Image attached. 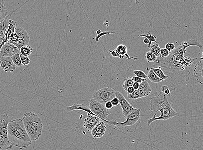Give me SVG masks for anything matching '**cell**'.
Returning a JSON list of instances; mask_svg holds the SVG:
<instances>
[{
  "mask_svg": "<svg viewBox=\"0 0 203 150\" xmlns=\"http://www.w3.org/2000/svg\"><path fill=\"white\" fill-rule=\"evenodd\" d=\"M192 46L203 49L202 45L197 40L190 39L184 41L171 51L168 57L163 59L160 62L159 68L163 70L176 83H180L189 80L191 67L195 61L200 59L184 56L186 49Z\"/></svg>",
  "mask_w": 203,
  "mask_h": 150,
  "instance_id": "6da1fadb",
  "label": "cell"
},
{
  "mask_svg": "<svg viewBox=\"0 0 203 150\" xmlns=\"http://www.w3.org/2000/svg\"><path fill=\"white\" fill-rule=\"evenodd\" d=\"M150 101V109L156 113L152 118L147 120L148 126L155 121H165L174 117L180 116L171 106L173 100L171 98V94H166L161 91L157 95L151 97Z\"/></svg>",
  "mask_w": 203,
  "mask_h": 150,
  "instance_id": "7a4b0ae2",
  "label": "cell"
},
{
  "mask_svg": "<svg viewBox=\"0 0 203 150\" xmlns=\"http://www.w3.org/2000/svg\"><path fill=\"white\" fill-rule=\"evenodd\" d=\"M8 137L14 146L20 149H27L31 144V140L26 131L22 119L12 120L7 126Z\"/></svg>",
  "mask_w": 203,
  "mask_h": 150,
  "instance_id": "3957f363",
  "label": "cell"
},
{
  "mask_svg": "<svg viewBox=\"0 0 203 150\" xmlns=\"http://www.w3.org/2000/svg\"><path fill=\"white\" fill-rule=\"evenodd\" d=\"M26 131L32 141L38 140L42 135L43 125L39 116L33 112H27L22 119Z\"/></svg>",
  "mask_w": 203,
  "mask_h": 150,
  "instance_id": "277c9868",
  "label": "cell"
},
{
  "mask_svg": "<svg viewBox=\"0 0 203 150\" xmlns=\"http://www.w3.org/2000/svg\"><path fill=\"white\" fill-rule=\"evenodd\" d=\"M140 112V109H137L136 110L133 112L127 117L126 120L124 122L118 123L115 120L107 122L122 131L128 133H135L137 126L141 123Z\"/></svg>",
  "mask_w": 203,
  "mask_h": 150,
  "instance_id": "5b68a950",
  "label": "cell"
},
{
  "mask_svg": "<svg viewBox=\"0 0 203 150\" xmlns=\"http://www.w3.org/2000/svg\"><path fill=\"white\" fill-rule=\"evenodd\" d=\"M11 121L7 114L0 116V150L12 149L14 146L8 137L7 126Z\"/></svg>",
  "mask_w": 203,
  "mask_h": 150,
  "instance_id": "8992f818",
  "label": "cell"
},
{
  "mask_svg": "<svg viewBox=\"0 0 203 150\" xmlns=\"http://www.w3.org/2000/svg\"><path fill=\"white\" fill-rule=\"evenodd\" d=\"M92 96L94 100L105 104L116 97V91L110 87L103 88L94 93Z\"/></svg>",
  "mask_w": 203,
  "mask_h": 150,
  "instance_id": "52a82bcc",
  "label": "cell"
},
{
  "mask_svg": "<svg viewBox=\"0 0 203 150\" xmlns=\"http://www.w3.org/2000/svg\"><path fill=\"white\" fill-rule=\"evenodd\" d=\"M89 108L93 115H96L102 120L105 121L110 113L108 111L105 104L93 99L89 100Z\"/></svg>",
  "mask_w": 203,
  "mask_h": 150,
  "instance_id": "ba28073f",
  "label": "cell"
},
{
  "mask_svg": "<svg viewBox=\"0 0 203 150\" xmlns=\"http://www.w3.org/2000/svg\"><path fill=\"white\" fill-rule=\"evenodd\" d=\"M15 32L17 33L19 36V39L17 42L13 43L20 50L23 46L28 45L30 38L28 33L25 29L17 25L15 28Z\"/></svg>",
  "mask_w": 203,
  "mask_h": 150,
  "instance_id": "9c48e42d",
  "label": "cell"
},
{
  "mask_svg": "<svg viewBox=\"0 0 203 150\" xmlns=\"http://www.w3.org/2000/svg\"><path fill=\"white\" fill-rule=\"evenodd\" d=\"M116 96L119 100V104H120L121 106L123 117L126 118L131 112L136 110L137 109L134 108L130 104L122 93L117 91H116Z\"/></svg>",
  "mask_w": 203,
  "mask_h": 150,
  "instance_id": "30bf717a",
  "label": "cell"
},
{
  "mask_svg": "<svg viewBox=\"0 0 203 150\" xmlns=\"http://www.w3.org/2000/svg\"><path fill=\"white\" fill-rule=\"evenodd\" d=\"M20 53L19 49L14 44L7 42L2 47L0 50L1 57H12L15 54Z\"/></svg>",
  "mask_w": 203,
  "mask_h": 150,
  "instance_id": "8fae6325",
  "label": "cell"
},
{
  "mask_svg": "<svg viewBox=\"0 0 203 150\" xmlns=\"http://www.w3.org/2000/svg\"><path fill=\"white\" fill-rule=\"evenodd\" d=\"M0 66L4 71L7 72H12L15 70L16 66L10 57H1L0 59Z\"/></svg>",
  "mask_w": 203,
  "mask_h": 150,
  "instance_id": "7c38bea8",
  "label": "cell"
},
{
  "mask_svg": "<svg viewBox=\"0 0 203 150\" xmlns=\"http://www.w3.org/2000/svg\"><path fill=\"white\" fill-rule=\"evenodd\" d=\"M112 56L114 57H119L120 59L126 58L128 59H132L133 57H130L127 52V48L124 45H119L115 50H109Z\"/></svg>",
  "mask_w": 203,
  "mask_h": 150,
  "instance_id": "4fadbf2b",
  "label": "cell"
},
{
  "mask_svg": "<svg viewBox=\"0 0 203 150\" xmlns=\"http://www.w3.org/2000/svg\"><path fill=\"white\" fill-rule=\"evenodd\" d=\"M100 122V119L96 115H89L84 121V127L87 131L91 132Z\"/></svg>",
  "mask_w": 203,
  "mask_h": 150,
  "instance_id": "5bb4252c",
  "label": "cell"
},
{
  "mask_svg": "<svg viewBox=\"0 0 203 150\" xmlns=\"http://www.w3.org/2000/svg\"><path fill=\"white\" fill-rule=\"evenodd\" d=\"M106 126L103 122H100L91 131V133L94 138L103 137L105 134Z\"/></svg>",
  "mask_w": 203,
  "mask_h": 150,
  "instance_id": "9a60e30c",
  "label": "cell"
},
{
  "mask_svg": "<svg viewBox=\"0 0 203 150\" xmlns=\"http://www.w3.org/2000/svg\"><path fill=\"white\" fill-rule=\"evenodd\" d=\"M193 76L197 82L203 85V59L197 62L194 66Z\"/></svg>",
  "mask_w": 203,
  "mask_h": 150,
  "instance_id": "2e32d148",
  "label": "cell"
},
{
  "mask_svg": "<svg viewBox=\"0 0 203 150\" xmlns=\"http://www.w3.org/2000/svg\"><path fill=\"white\" fill-rule=\"evenodd\" d=\"M137 91H138L141 98L148 96L152 92V89L147 80L140 83V87L137 89Z\"/></svg>",
  "mask_w": 203,
  "mask_h": 150,
  "instance_id": "e0dca14e",
  "label": "cell"
},
{
  "mask_svg": "<svg viewBox=\"0 0 203 150\" xmlns=\"http://www.w3.org/2000/svg\"><path fill=\"white\" fill-rule=\"evenodd\" d=\"M66 110L68 112L74 111V110H83L87 112L88 115H93L92 112L91 111L89 107L84 104H74L72 106L67 107L66 108Z\"/></svg>",
  "mask_w": 203,
  "mask_h": 150,
  "instance_id": "ac0fdd59",
  "label": "cell"
},
{
  "mask_svg": "<svg viewBox=\"0 0 203 150\" xmlns=\"http://www.w3.org/2000/svg\"><path fill=\"white\" fill-rule=\"evenodd\" d=\"M9 19L6 18L0 22V43L5 39L9 26Z\"/></svg>",
  "mask_w": 203,
  "mask_h": 150,
  "instance_id": "d6986e66",
  "label": "cell"
},
{
  "mask_svg": "<svg viewBox=\"0 0 203 150\" xmlns=\"http://www.w3.org/2000/svg\"><path fill=\"white\" fill-rule=\"evenodd\" d=\"M147 77L150 80V81L153 82V83H160V82H162L163 81L161 78H159L156 75V73L154 72L153 70L151 68L148 73Z\"/></svg>",
  "mask_w": 203,
  "mask_h": 150,
  "instance_id": "ffe728a7",
  "label": "cell"
},
{
  "mask_svg": "<svg viewBox=\"0 0 203 150\" xmlns=\"http://www.w3.org/2000/svg\"><path fill=\"white\" fill-rule=\"evenodd\" d=\"M145 59L148 62H154L158 64L160 62L157 57L150 51L147 52L145 56Z\"/></svg>",
  "mask_w": 203,
  "mask_h": 150,
  "instance_id": "44dd1931",
  "label": "cell"
},
{
  "mask_svg": "<svg viewBox=\"0 0 203 150\" xmlns=\"http://www.w3.org/2000/svg\"><path fill=\"white\" fill-rule=\"evenodd\" d=\"M20 53L24 56L29 57L32 53L33 49L29 45L23 46L20 48Z\"/></svg>",
  "mask_w": 203,
  "mask_h": 150,
  "instance_id": "7402d4cb",
  "label": "cell"
},
{
  "mask_svg": "<svg viewBox=\"0 0 203 150\" xmlns=\"http://www.w3.org/2000/svg\"><path fill=\"white\" fill-rule=\"evenodd\" d=\"M139 37H146V38H147V39L149 40L150 43H149L148 46V48L149 49L151 46V44H152V42L158 43L157 41V37L154 36L153 35L151 34L150 31H149L147 34L140 35H139Z\"/></svg>",
  "mask_w": 203,
  "mask_h": 150,
  "instance_id": "603a6c76",
  "label": "cell"
},
{
  "mask_svg": "<svg viewBox=\"0 0 203 150\" xmlns=\"http://www.w3.org/2000/svg\"><path fill=\"white\" fill-rule=\"evenodd\" d=\"M150 51H152L157 57L161 58V49L157 43L154 44L149 48Z\"/></svg>",
  "mask_w": 203,
  "mask_h": 150,
  "instance_id": "cb8c5ba5",
  "label": "cell"
},
{
  "mask_svg": "<svg viewBox=\"0 0 203 150\" xmlns=\"http://www.w3.org/2000/svg\"><path fill=\"white\" fill-rule=\"evenodd\" d=\"M153 70V72L156 73V75L159 77V78H161L163 80H165L166 79L168 78V76L166 75L164 73L162 69L160 68H155V67H152L151 68Z\"/></svg>",
  "mask_w": 203,
  "mask_h": 150,
  "instance_id": "d4e9b609",
  "label": "cell"
},
{
  "mask_svg": "<svg viewBox=\"0 0 203 150\" xmlns=\"http://www.w3.org/2000/svg\"><path fill=\"white\" fill-rule=\"evenodd\" d=\"M11 58H12L13 62L17 67H21V66H23L21 59H20V54L17 53V54H15L14 56L11 57Z\"/></svg>",
  "mask_w": 203,
  "mask_h": 150,
  "instance_id": "484cf974",
  "label": "cell"
},
{
  "mask_svg": "<svg viewBox=\"0 0 203 150\" xmlns=\"http://www.w3.org/2000/svg\"><path fill=\"white\" fill-rule=\"evenodd\" d=\"M7 14V11L6 7L0 2V22L6 18Z\"/></svg>",
  "mask_w": 203,
  "mask_h": 150,
  "instance_id": "4316f807",
  "label": "cell"
},
{
  "mask_svg": "<svg viewBox=\"0 0 203 150\" xmlns=\"http://www.w3.org/2000/svg\"><path fill=\"white\" fill-rule=\"evenodd\" d=\"M134 81L133 80L131 77H127L125 79L124 83L122 85V88L124 91H126L127 89L131 86H132Z\"/></svg>",
  "mask_w": 203,
  "mask_h": 150,
  "instance_id": "83f0119b",
  "label": "cell"
},
{
  "mask_svg": "<svg viewBox=\"0 0 203 150\" xmlns=\"http://www.w3.org/2000/svg\"><path fill=\"white\" fill-rule=\"evenodd\" d=\"M127 96H128V98L131 100H136V99L141 98H140V94H139L137 90H134V92L131 93V94L128 93Z\"/></svg>",
  "mask_w": 203,
  "mask_h": 150,
  "instance_id": "f1b7e54d",
  "label": "cell"
},
{
  "mask_svg": "<svg viewBox=\"0 0 203 150\" xmlns=\"http://www.w3.org/2000/svg\"><path fill=\"white\" fill-rule=\"evenodd\" d=\"M20 59L23 65H27L30 64V59L28 56H24L20 54Z\"/></svg>",
  "mask_w": 203,
  "mask_h": 150,
  "instance_id": "f546056e",
  "label": "cell"
},
{
  "mask_svg": "<svg viewBox=\"0 0 203 150\" xmlns=\"http://www.w3.org/2000/svg\"><path fill=\"white\" fill-rule=\"evenodd\" d=\"M133 73L136 76L138 77L146 79H147V76L146 75L145 73L141 70H134L133 72Z\"/></svg>",
  "mask_w": 203,
  "mask_h": 150,
  "instance_id": "4dcf8cb0",
  "label": "cell"
},
{
  "mask_svg": "<svg viewBox=\"0 0 203 150\" xmlns=\"http://www.w3.org/2000/svg\"><path fill=\"white\" fill-rule=\"evenodd\" d=\"M170 53L171 52L167 50L166 49L162 48L161 49V58L163 59H165L168 57Z\"/></svg>",
  "mask_w": 203,
  "mask_h": 150,
  "instance_id": "1f68e13d",
  "label": "cell"
},
{
  "mask_svg": "<svg viewBox=\"0 0 203 150\" xmlns=\"http://www.w3.org/2000/svg\"><path fill=\"white\" fill-rule=\"evenodd\" d=\"M116 33L113 32H102L101 33H100V34L97 35V36H96V38H95V41L96 42H98L99 41V39L100 37H103V36H104L105 35H106L111 34H115Z\"/></svg>",
  "mask_w": 203,
  "mask_h": 150,
  "instance_id": "d6a6232c",
  "label": "cell"
},
{
  "mask_svg": "<svg viewBox=\"0 0 203 150\" xmlns=\"http://www.w3.org/2000/svg\"><path fill=\"white\" fill-rule=\"evenodd\" d=\"M165 48L170 52L173 51L175 49V45L173 43H169L165 45Z\"/></svg>",
  "mask_w": 203,
  "mask_h": 150,
  "instance_id": "836d02e7",
  "label": "cell"
},
{
  "mask_svg": "<svg viewBox=\"0 0 203 150\" xmlns=\"http://www.w3.org/2000/svg\"><path fill=\"white\" fill-rule=\"evenodd\" d=\"M134 82H138V83H141L143 82V81H144L146 80V79L138 77L137 76H134L132 78Z\"/></svg>",
  "mask_w": 203,
  "mask_h": 150,
  "instance_id": "e575fe53",
  "label": "cell"
},
{
  "mask_svg": "<svg viewBox=\"0 0 203 150\" xmlns=\"http://www.w3.org/2000/svg\"><path fill=\"white\" fill-rule=\"evenodd\" d=\"M111 101L113 106H117L119 104V100L118 98H117L116 96L113 98L111 100Z\"/></svg>",
  "mask_w": 203,
  "mask_h": 150,
  "instance_id": "d590c367",
  "label": "cell"
},
{
  "mask_svg": "<svg viewBox=\"0 0 203 150\" xmlns=\"http://www.w3.org/2000/svg\"><path fill=\"white\" fill-rule=\"evenodd\" d=\"M105 106L107 109H111L113 108V105L111 101H108L105 104Z\"/></svg>",
  "mask_w": 203,
  "mask_h": 150,
  "instance_id": "8d00e7d4",
  "label": "cell"
},
{
  "mask_svg": "<svg viewBox=\"0 0 203 150\" xmlns=\"http://www.w3.org/2000/svg\"><path fill=\"white\" fill-rule=\"evenodd\" d=\"M134 90H134V88L133 86H131V87H129V88H128V89H127V91H126L128 93H129V94H131V93H133L134 92Z\"/></svg>",
  "mask_w": 203,
  "mask_h": 150,
  "instance_id": "74e56055",
  "label": "cell"
},
{
  "mask_svg": "<svg viewBox=\"0 0 203 150\" xmlns=\"http://www.w3.org/2000/svg\"><path fill=\"white\" fill-rule=\"evenodd\" d=\"M140 83H138V82H134L133 84V87L134 88V90H137L139 88V87H140Z\"/></svg>",
  "mask_w": 203,
  "mask_h": 150,
  "instance_id": "f35d334b",
  "label": "cell"
},
{
  "mask_svg": "<svg viewBox=\"0 0 203 150\" xmlns=\"http://www.w3.org/2000/svg\"><path fill=\"white\" fill-rule=\"evenodd\" d=\"M168 88H168V86H166V85H163V86L161 87V90L162 92H164L165 90H167V89H168Z\"/></svg>",
  "mask_w": 203,
  "mask_h": 150,
  "instance_id": "ab89813d",
  "label": "cell"
},
{
  "mask_svg": "<svg viewBox=\"0 0 203 150\" xmlns=\"http://www.w3.org/2000/svg\"><path fill=\"white\" fill-rule=\"evenodd\" d=\"M172 92V90H169V88L167 89V90H165L164 92V93H165L166 94H171V93Z\"/></svg>",
  "mask_w": 203,
  "mask_h": 150,
  "instance_id": "60d3db41",
  "label": "cell"
},
{
  "mask_svg": "<svg viewBox=\"0 0 203 150\" xmlns=\"http://www.w3.org/2000/svg\"><path fill=\"white\" fill-rule=\"evenodd\" d=\"M144 44H145L148 45L150 43V41L149 40L147 39V38H146L144 39Z\"/></svg>",
  "mask_w": 203,
  "mask_h": 150,
  "instance_id": "b9f144b4",
  "label": "cell"
},
{
  "mask_svg": "<svg viewBox=\"0 0 203 150\" xmlns=\"http://www.w3.org/2000/svg\"><path fill=\"white\" fill-rule=\"evenodd\" d=\"M101 33L102 31L101 30H97V31H96V33H97V35L100 34Z\"/></svg>",
  "mask_w": 203,
  "mask_h": 150,
  "instance_id": "7bdbcfd3",
  "label": "cell"
},
{
  "mask_svg": "<svg viewBox=\"0 0 203 150\" xmlns=\"http://www.w3.org/2000/svg\"><path fill=\"white\" fill-rule=\"evenodd\" d=\"M200 59H203V56L202 57H201V58H200Z\"/></svg>",
  "mask_w": 203,
  "mask_h": 150,
  "instance_id": "ee69618b",
  "label": "cell"
},
{
  "mask_svg": "<svg viewBox=\"0 0 203 150\" xmlns=\"http://www.w3.org/2000/svg\"><path fill=\"white\" fill-rule=\"evenodd\" d=\"M202 55H203V52H202Z\"/></svg>",
  "mask_w": 203,
  "mask_h": 150,
  "instance_id": "f6af8a7d",
  "label": "cell"
}]
</instances>
